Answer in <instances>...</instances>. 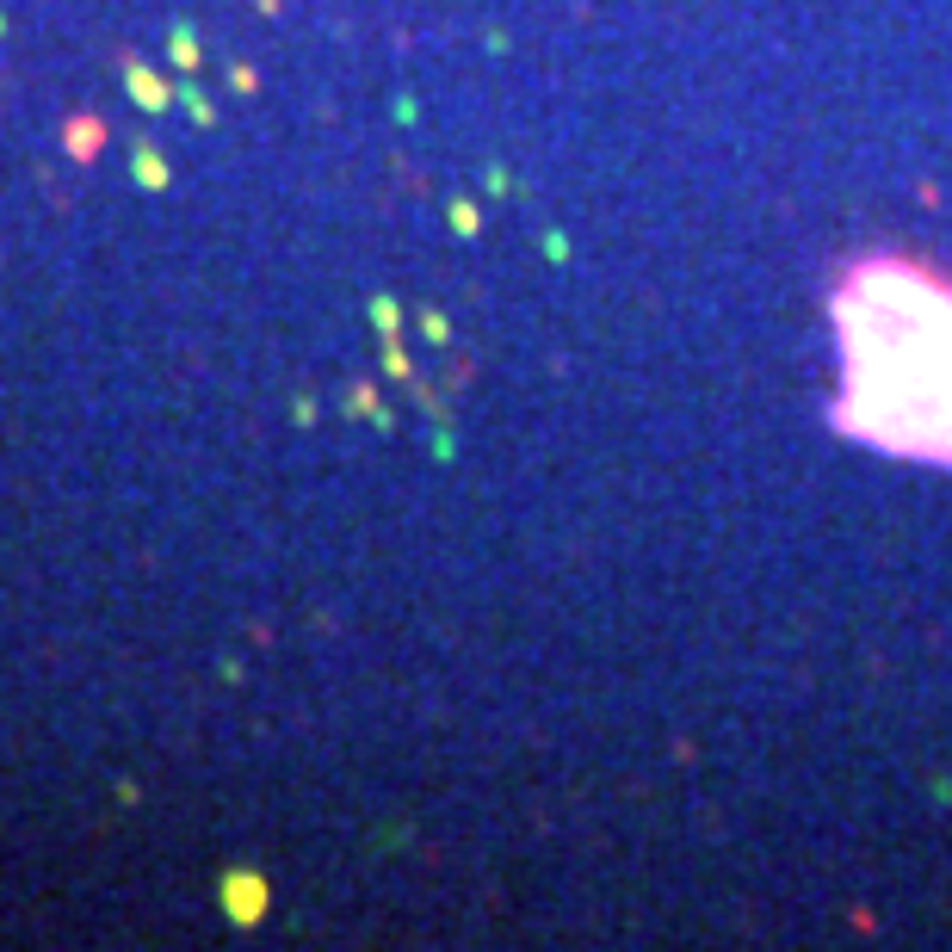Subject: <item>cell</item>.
<instances>
[{
  "mask_svg": "<svg viewBox=\"0 0 952 952\" xmlns=\"http://www.w3.org/2000/svg\"><path fill=\"white\" fill-rule=\"evenodd\" d=\"M131 94L143 99V106H161V99H168V94H161V81H149V75H136V81H131Z\"/></svg>",
  "mask_w": 952,
  "mask_h": 952,
  "instance_id": "cell-1",
  "label": "cell"
}]
</instances>
